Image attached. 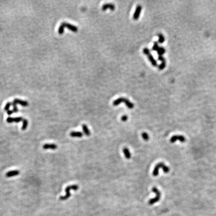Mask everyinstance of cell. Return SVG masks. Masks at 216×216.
<instances>
[{
    "instance_id": "cell-1",
    "label": "cell",
    "mask_w": 216,
    "mask_h": 216,
    "mask_svg": "<svg viewBox=\"0 0 216 216\" xmlns=\"http://www.w3.org/2000/svg\"><path fill=\"white\" fill-rule=\"evenodd\" d=\"M161 169L165 173H168L170 171V168L167 167L166 165L163 163H159L156 165L153 172V175L154 176H157L159 174V169Z\"/></svg>"
},
{
    "instance_id": "cell-2",
    "label": "cell",
    "mask_w": 216,
    "mask_h": 216,
    "mask_svg": "<svg viewBox=\"0 0 216 216\" xmlns=\"http://www.w3.org/2000/svg\"><path fill=\"white\" fill-rule=\"evenodd\" d=\"M123 102L124 103L126 106L130 109H133L134 107V105L133 103L131 102L129 100L124 98H119L115 100L113 102V105L114 106H117Z\"/></svg>"
},
{
    "instance_id": "cell-3",
    "label": "cell",
    "mask_w": 216,
    "mask_h": 216,
    "mask_svg": "<svg viewBox=\"0 0 216 216\" xmlns=\"http://www.w3.org/2000/svg\"><path fill=\"white\" fill-rule=\"evenodd\" d=\"M78 189H79V187H78V185H74L68 186V187L66 188V190H65L66 195L65 196H61L60 198V199L62 201L67 200V199L69 198L70 197V196H71V194H70V192L71 190H74V191H77Z\"/></svg>"
},
{
    "instance_id": "cell-4",
    "label": "cell",
    "mask_w": 216,
    "mask_h": 216,
    "mask_svg": "<svg viewBox=\"0 0 216 216\" xmlns=\"http://www.w3.org/2000/svg\"><path fill=\"white\" fill-rule=\"evenodd\" d=\"M152 191L156 194V197L153 199H150L149 200L148 203H149L150 205H152L154 204L155 203L158 202L160 200L161 198V194L159 190L156 187H153L152 188Z\"/></svg>"
},
{
    "instance_id": "cell-5",
    "label": "cell",
    "mask_w": 216,
    "mask_h": 216,
    "mask_svg": "<svg viewBox=\"0 0 216 216\" xmlns=\"http://www.w3.org/2000/svg\"><path fill=\"white\" fill-rule=\"evenodd\" d=\"M178 141L182 143H184L186 142V138L182 135H174L170 139V142L172 143H174Z\"/></svg>"
},
{
    "instance_id": "cell-6",
    "label": "cell",
    "mask_w": 216,
    "mask_h": 216,
    "mask_svg": "<svg viewBox=\"0 0 216 216\" xmlns=\"http://www.w3.org/2000/svg\"><path fill=\"white\" fill-rule=\"evenodd\" d=\"M142 10V7L141 5H138L136 8V10L135 11L134 14L133 15V19L135 20H138L140 14L141 13V11Z\"/></svg>"
},
{
    "instance_id": "cell-7",
    "label": "cell",
    "mask_w": 216,
    "mask_h": 216,
    "mask_svg": "<svg viewBox=\"0 0 216 216\" xmlns=\"http://www.w3.org/2000/svg\"><path fill=\"white\" fill-rule=\"evenodd\" d=\"M64 27H67L70 30L73 31L74 32H77L78 31V28L77 26H75L74 25L71 24L70 23H67L66 22H63L62 23Z\"/></svg>"
},
{
    "instance_id": "cell-8",
    "label": "cell",
    "mask_w": 216,
    "mask_h": 216,
    "mask_svg": "<svg viewBox=\"0 0 216 216\" xmlns=\"http://www.w3.org/2000/svg\"><path fill=\"white\" fill-rule=\"evenodd\" d=\"M24 119L22 117H17V118H12L8 117L7 119V122L9 123H12L16 122L18 123L21 121H23Z\"/></svg>"
},
{
    "instance_id": "cell-9",
    "label": "cell",
    "mask_w": 216,
    "mask_h": 216,
    "mask_svg": "<svg viewBox=\"0 0 216 216\" xmlns=\"http://www.w3.org/2000/svg\"><path fill=\"white\" fill-rule=\"evenodd\" d=\"M102 10L105 11L107 9H110L111 11H114L115 9V6L113 4L109 3V4H105L102 6Z\"/></svg>"
},
{
    "instance_id": "cell-10",
    "label": "cell",
    "mask_w": 216,
    "mask_h": 216,
    "mask_svg": "<svg viewBox=\"0 0 216 216\" xmlns=\"http://www.w3.org/2000/svg\"><path fill=\"white\" fill-rule=\"evenodd\" d=\"M58 146L54 144H46L43 146L44 149H51V150H56Z\"/></svg>"
},
{
    "instance_id": "cell-11",
    "label": "cell",
    "mask_w": 216,
    "mask_h": 216,
    "mask_svg": "<svg viewBox=\"0 0 216 216\" xmlns=\"http://www.w3.org/2000/svg\"><path fill=\"white\" fill-rule=\"evenodd\" d=\"M147 57H148V59H149V60L150 61V62L152 64V66H154V67H157L158 66L157 62V61L155 60V59L153 56V55H152L151 53L149 54V55H148Z\"/></svg>"
},
{
    "instance_id": "cell-12",
    "label": "cell",
    "mask_w": 216,
    "mask_h": 216,
    "mask_svg": "<svg viewBox=\"0 0 216 216\" xmlns=\"http://www.w3.org/2000/svg\"><path fill=\"white\" fill-rule=\"evenodd\" d=\"M15 103H16L17 104H19L22 105V106L24 107H26L28 106L29 103L27 101H23L22 100H20L19 99H16L13 101Z\"/></svg>"
},
{
    "instance_id": "cell-13",
    "label": "cell",
    "mask_w": 216,
    "mask_h": 216,
    "mask_svg": "<svg viewBox=\"0 0 216 216\" xmlns=\"http://www.w3.org/2000/svg\"><path fill=\"white\" fill-rule=\"evenodd\" d=\"M19 174H20V172L19 171H18V170L11 171L8 172L6 174V176L7 177L9 178V177H12L17 176V175H19Z\"/></svg>"
},
{
    "instance_id": "cell-14",
    "label": "cell",
    "mask_w": 216,
    "mask_h": 216,
    "mask_svg": "<svg viewBox=\"0 0 216 216\" xmlns=\"http://www.w3.org/2000/svg\"><path fill=\"white\" fill-rule=\"evenodd\" d=\"M70 136L72 137L81 138L83 137V133L81 132H72L70 133Z\"/></svg>"
},
{
    "instance_id": "cell-15",
    "label": "cell",
    "mask_w": 216,
    "mask_h": 216,
    "mask_svg": "<svg viewBox=\"0 0 216 216\" xmlns=\"http://www.w3.org/2000/svg\"><path fill=\"white\" fill-rule=\"evenodd\" d=\"M123 151L124 154L125 155L126 158L128 159H130L131 157V153L130 152V151L128 149V148H124L123 149Z\"/></svg>"
},
{
    "instance_id": "cell-16",
    "label": "cell",
    "mask_w": 216,
    "mask_h": 216,
    "mask_svg": "<svg viewBox=\"0 0 216 216\" xmlns=\"http://www.w3.org/2000/svg\"><path fill=\"white\" fill-rule=\"evenodd\" d=\"M83 127V130L84 134H85L87 136H89L91 135V132L89 130V129H88V127L86 125H83L82 126Z\"/></svg>"
},
{
    "instance_id": "cell-17",
    "label": "cell",
    "mask_w": 216,
    "mask_h": 216,
    "mask_svg": "<svg viewBox=\"0 0 216 216\" xmlns=\"http://www.w3.org/2000/svg\"><path fill=\"white\" fill-rule=\"evenodd\" d=\"M166 53V49H165V48L163 47H160L159 49L157 51V53L159 56H163L165 53Z\"/></svg>"
},
{
    "instance_id": "cell-18",
    "label": "cell",
    "mask_w": 216,
    "mask_h": 216,
    "mask_svg": "<svg viewBox=\"0 0 216 216\" xmlns=\"http://www.w3.org/2000/svg\"><path fill=\"white\" fill-rule=\"evenodd\" d=\"M158 37H159V40H158V42L160 44H163L164 43L165 41V38L164 36L162 34H159L158 35Z\"/></svg>"
},
{
    "instance_id": "cell-19",
    "label": "cell",
    "mask_w": 216,
    "mask_h": 216,
    "mask_svg": "<svg viewBox=\"0 0 216 216\" xmlns=\"http://www.w3.org/2000/svg\"><path fill=\"white\" fill-rule=\"evenodd\" d=\"M17 104L16 103H15L13 101V102L11 103V105H12L13 106V109L12 110V111L13 112V113H17L18 111V109L17 108Z\"/></svg>"
},
{
    "instance_id": "cell-20",
    "label": "cell",
    "mask_w": 216,
    "mask_h": 216,
    "mask_svg": "<svg viewBox=\"0 0 216 216\" xmlns=\"http://www.w3.org/2000/svg\"><path fill=\"white\" fill-rule=\"evenodd\" d=\"M159 48H160V47L159 46L158 43L157 42H154L153 46L152 47V50L154 51H157L158 49H159Z\"/></svg>"
},
{
    "instance_id": "cell-21",
    "label": "cell",
    "mask_w": 216,
    "mask_h": 216,
    "mask_svg": "<svg viewBox=\"0 0 216 216\" xmlns=\"http://www.w3.org/2000/svg\"><path fill=\"white\" fill-rule=\"evenodd\" d=\"M23 122V126L22 127V130L24 131V130H26L27 128L28 125V121L27 119H24Z\"/></svg>"
},
{
    "instance_id": "cell-22",
    "label": "cell",
    "mask_w": 216,
    "mask_h": 216,
    "mask_svg": "<svg viewBox=\"0 0 216 216\" xmlns=\"http://www.w3.org/2000/svg\"><path fill=\"white\" fill-rule=\"evenodd\" d=\"M64 29H65L64 26H63V25L62 24H61L60 25V26H59V29H58V33L59 34H63L64 32Z\"/></svg>"
},
{
    "instance_id": "cell-23",
    "label": "cell",
    "mask_w": 216,
    "mask_h": 216,
    "mask_svg": "<svg viewBox=\"0 0 216 216\" xmlns=\"http://www.w3.org/2000/svg\"><path fill=\"white\" fill-rule=\"evenodd\" d=\"M142 137L144 140H145L146 141H147L149 140V136L146 132H144L142 134Z\"/></svg>"
},
{
    "instance_id": "cell-24",
    "label": "cell",
    "mask_w": 216,
    "mask_h": 216,
    "mask_svg": "<svg viewBox=\"0 0 216 216\" xmlns=\"http://www.w3.org/2000/svg\"><path fill=\"white\" fill-rule=\"evenodd\" d=\"M166 66V62H162L161 64L159 66V69L160 70H163L165 68Z\"/></svg>"
},
{
    "instance_id": "cell-25",
    "label": "cell",
    "mask_w": 216,
    "mask_h": 216,
    "mask_svg": "<svg viewBox=\"0 0 216 216\" xmlns=\"http://www.w3.org/2000/svg\"><path fill=\"white\" fill-rule=\"evenodd\" d=\"M143 53L147 56L148 55H149V54H150L151 52H150V50L149 49L147 48H144L143 49Z\"/></svg>"
},
{
    "instance_id": "cell-26",
    "label": "cell",
    "mask_w": 216,
    "mask_h": 216,
    "mask_svg": "<svg viewBox=\"0 0 216 216\" xmlns=\"http://www.w3.org/2000/svg\"><path fill=\"white\" fill-rule=\"evenodd\" d=\"M11 106V102H8L6 104L5 108H4V110H5L6 111H8L9 110V108L10 106Z\"/></svg>"
},
{
    "instance_id": "cell-27",
    "label": "cell",
    "mask_w": 216,
    "mask_h": 216,
    "mask_svg": "<svg viewBox=\"0 0 216 216\" xmlns=\"http://www.w3.org/2000/svg\"><path fill=\"white\" fill-rule=\"evenodd\" d=\"M158 60L161 61V62H166V60H165V58L163 56H158Z\"/></svg>"
},
{
    "instance_id": "cell-28",
    "label": "cell",
    "mask_w": 216,
    "mask_h": 216,
    "mask_svg": "<svg viewBox=\"0 0 216 216\" xmlns=\"http://www.w3.org/2000/svg\"><path fill=\"white\" fill-rule=\"evenodd\" d=\"M128 117L126 115H124V116H123L121 118V120L123 122H126L127 121V120H128Z\"/></svg>"
}]
</instances>
